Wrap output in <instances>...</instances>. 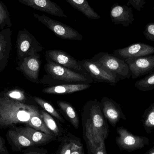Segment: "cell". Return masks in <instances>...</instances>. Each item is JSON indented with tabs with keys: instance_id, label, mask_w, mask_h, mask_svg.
I'll list each match as a JSON object with an SVG mask.
<instances>
[{
	"instance_id": "6da1fadb",
	"label": "cell",
	"mask_w": 154,
	"mask_h": 154,
	"mask_svg": "<svg viewBox=\"0 0 154 154\" xmlns=\"http://www.w3.org/2000/svg\"><path fill=\"white\" fill-rule=\"evenodd\" d=\"M38 109L6 97H0V126L7 127L18 124L27 125Z\"/></svg>"
},
{
	"instance_id": "7a4b0ae2",
	"label": "cell",
	"mask_w": 154,
	"mask_h": 154,
	"mask_svg": "<svg viewBox=\"0 0 154 154\" xmlns=\"http://www.w3.org/2000/svg\"><path fill=\"white\" fill-rule=\"evenodd\" d=\"M100 106V103L97 99L87 102L83 107L82 118L84 126L90 128L98 139L106 140L108 136L109 130Z\"/></svg>"
},
{
	"instance_id": "3957f363",
	"label": "cell",
	"mask_w": 154,
	"mask_h": 154,
	"mask_svg": "<svg viewBox=\"0 0 154 154\" xmlns=\"http://www.w3.org/2000/svg\"><path fill=\"white\" fill-rule=\"evenodd\" d=\"M34 17L48 27L57 37L63 39L80 41L83 37L77 30L60 22L53 20L45 14L39 15L33 13Z\"/></svg>"
},
{
	"instance_id": "277c9868",
	"label": "cell",
	"mask_w": 154,
	"mask_h": 154,
	"mask_svg": "<svg viewBox=\"0 0 154 154\" xmlns=\"http://www.w3.org/2000/svg\"><path fill=\"white\" fill-rule=\"evenodd\" d=\"M117 133L119 136L116 142L121 150L130 152L149 145V139L147 137L134 135L124 127L117 128Z\"/></svg>"
},
{
	"instance_id": "5b68a950",
	"label": "cell",
	"mask_w": 154,
	"mask_h": 154,
	"mask_svg": "<svg viewBox=\"0 0 154 154\" xmlns=\"http://www.w3.org/2000/svg\"><path fill=\"white\" fill-rule=\"evenodd\" d=\"M17 54L20 62L28 56L37 55L42 50V47L34 36L25 29L20 30L17 36Z\"/></svg>"
},
{
	"instance_id": "8992f818",
	"label": "cell",
	"mask_w": 154,
	"mask_h": 154,
	"mask_svg": "<svg viewBox=\"0 0 154 154\" xmlns=\"http://www.w3.org/2000/svg\"><path fill=\"white\" fill-rule=\"evenodd\" d=\"M95 62L102 68L116 74L120 79H129L132 76L125 61L110 54L101 55Z\"/></svg>"
},
{
	"instance_id": "52a82bcc",
	"label": "cell",
	"mask_w": 154,
	"mask_h": 154,
	"mask_svg": "<svg viewBox=\"0 0 154 154\" xmlns=\"http://www.w3.org/2000/svg\"><path fill=\"white\" fill-rule=\"evenodd\" d=\"M133 79L146 75L154 71V55L125 60Z\"/></svg>"
},
{
	"instance_id": "ba28073f",
	"label": "cell",
	"mask_w": 154,
	"mask_h": 154,
	"mask_svg": "<svg viewBox=\"0 0 154 154\" xmlns=\"http://www.w3.org/2000/svg\"><path fill=\"white\" fill-rule=\"evenodd\" d=\"M47 72L55 79L68 82H83L87 78L69 69L49 61L47 64Z\"/></svg>"
},
{
	"instance_id": "9c48e42d",
	"label": "cell",
	"mask_w": 154,
	"mask_h": 154,
	"mask_svg": "<svg viewBox=\"0 0 154 154\" xmlns=\"http://www.w3.org/2000/svg\"><path fill=\"white\" fill-rule=\"evenodd\" d=\"M111 21L115 24H121L128 27L134 21L135 18L132 7L130 5L114 4L110 10Z\"/></svg>"
},
{
	"instance_id": "30bf717a",
	"label": "cell",
	"mask_w": 154,
	"mask_h": 154,
	"mask_svg": "<svg viewBox=\"0 0 154 154\" xmlns=\"http://www.w3.org/2000/svg\"><path fill=\"white\" fill-rule=\"evenodd\" d=\"M24 5L54 16L67 18L64 11L51 0H18Z\"/></svg>"
},
{
	"instance_id": "8fae6325",
	"label": "cell",
	"mask_w": 154,
	"mask_h": 154,
	"mask_svg": "<svg viewBox=\"0 0 154 154\" xmlns=\"http://www.w3.org/2000/svg\"><path fill=\"white\" fill-rule=\"evenodd\" d=\"M82 65L91 76L98 80L115 84L120 79L116 74L102 68L95 62L83 60Z\"/></svg>"
},
{
	"instance_id": "7c38bea8",
	"label": "cell",
	"mask_w": 154,
	"mask_h": 154,
	"mask_svg": "<svg viewBox=\"0 0 154 154\" xmlns=\"http://www.w3.org/2000/svg\"><path fill=\"white\" fill-rule=\"evenodd\" d=\"M115 53L125 60L131 58L140 57L154 54V47L146 43L137 42L126 48L116 50Z\"/></svg>"
},
{
	"instance_id": "4fadbf2b",
	"label": "cell",
	"mask_w": 154,
	"mask_h": 154,
	"mask_svg": "<svg viewBox=\"0 0 154 154\" xmlns=\"http://www.w3.org/2000/svg\"><path fill=\"white\" fill-rule=\"evenodd\" d=\"M103 115L111 125L115 127L120 119H126L120 105L110 99L104 98L102 100Z\"/></svg>"
},
{
	"instance_id": "5bb4252c",
	"label": "cell",
	"mask_w": 154,
	"mask_h": 154,
	"mask_svg": "<svg viewBox=\"0 0 154 154\" xmlns=\"http://www.w3.org/2000/svg\"><path fill=\"white\" fill-rule=\"evenodd\" d=\"M46 55L51 61L69 69L82 71V68L78 61L66 52L60 50H49L46 52Z\"/></svg>"
},
{
	"instance_id": "9a60e30c",
	"label": "cell",
	"mask_w": 154,
	"mask_h": 154,
	"mask_svg": "<svg viewBox=\"0 0 154 154\" xmlns=\"http://www.w3.org/2000/svg\"><path fill=\"white\" fill-rule=\"evenodd\" d=\"M15 129L27 137L34 145H44L57 138L55 136L48 134L28 126L25 128H15Z\"/></svg>"
},
{
	"instance_id": "2e32d148",
	"label": "cell",
	"mask_w": 154,
	"mask_h": 154,
	"mask_svg": "<svg viewBox=\"0 0 154 154\" xmlns=\"http://www.w3.org/2000/svg\"><path fill=\"white\" fill-rule=\"evenodd\" d=\"M41 62L38 55L29 56L23 59L21 62V70L31 79L38 80Z\"/></svg>"
},
{
	"instance_id": "e0dca14e",
	"label": "cell",
	"mask_w": 154,
	"mask_h": 154,
	"mask_svg": "<svg viewBox=\"0 0 154 154\" xmlns=\"http://www.w3.org/2000/svg\"><path fill=\"white\" fill-rule=\"evenodd\" d=\"M91 87L89 84H71L47 87L42 90L43 93L50 94H67L81 91Z\"/></svg>"
},
{
	"instance_id": "ac0fdd59",
	"label": "cell",
	"mask_w": 154,
	"mask_h": 154,
	"mask_svg": "<svg viewBox=\"0 0 154 154\" xmlns=\"http://www.w3.org/2000/svg\"><path fill=\"white\" fill-rule=\"evenodd\" d=\"M73 8L90 20H99L100 16L90 6L87 0H66Z\"/></svg>"
},
{
	"instance_id": "d6986e66",
	"label": "cell",
	"mask_w": 154,
	"mask_h": 154,
	"mask_svg": "<svg viewBox=\"0 0 154 154\" xmlns=\"http://www.w3.org/2000/svg\"><path fill=\"white\" fill-rule=\"evenodd\" d=\"M11 31L10 28L3 29L0 32V65L8 56L11 47Z\"/></svg>"
},
{
	"instance_id": "ffe728a7",
	"label": "cell",
	"mask_w": 154,
	"mask_h": 154,
	"mask_svg": "<svg viewBox=\"0 0 154 154\" xmlns=\"http://www.w3.org/2000/svg\"><path fill=\"white\" fill-rule=\"evenodd\" d=\"M57 104L65 113L69 121L76 129H78L79 127V116L73 106L68 102L62 100L57 101Z\"/></svg>"
},
{
	"instance_id": "44dd1931",
	"label": "cell",
	"mask_w": 154,
	"mask_h": 154,
	"mask_svg": "<svg viewBox=\"0 0 154 154\" xmlns=\"http://www.w3.org/2000/svg\"><path fill=\"white\" fill-rule=\"evenodd\" d=\"M8 134L14 144L18 148H25L34 146L27 137L15 129L9 130Z\"/></svg>"
},
{
	"instance_id": "7402d4cb",
	"label": "cell",
	"mask_w": 154,
	"mask_h": 154,
	"mask_svg": "<svg viewBox=\"0 0 154 154\" xmlns=\"http://www.w3.org/2000/svg\"><path fill=\"white\" fill-rule=\"evenodd\" d=\"M142 122L146 133L151 134L154 129V102L145 110Z\"/></svg>"
},
{
	"instance_id": "603a6c76",
	"label": "cell",
	"mask_w": 154,
	"mask_h": 154,
	"mask_svg": "<svg viewBox=\"0 0 154 154\" xmlns=\"http://www.w3.org/2000/svg\"><path fill=\"white\" fill-rule=\"evenodd\" d=\"M62 139V143L60 146L59 150L57 154H71L76 148L80 142L78 138L72 135Z\"/></svg>"
},
{
	"instance_id": "cb8c5ba5",
	"label": "cell",
	"mask_w": 154,
	"mask_h": 154,
	"mask_svg": "<svg viewBox=\"0 0 154 154\" xmlns=\"http://www.w3.org/2000/svg\"><path fill=\"white\" fill-rule=\"evenodd\" d=\"M27 125L48 134L54 135L53 133L48 129L43 122L41 117L40 111L32 116Z\"/></svg>"
},
{
	"instance_id": "d4e9b609",
	"label": "cell",
	"mask_w": 154,
	"mask_h": 154,
	"mask_svg": "<svg viewBox=\"0 0 154 154\" xmlns=\"http://www.w3.org/2000/svg\"><path fill=\"white\" fill-rule=\"evenodd\" d=\"M41 117L45 123L47 127L54 134L55 136L59 138L61 137L62 132L59 128L57 125L51 115H50L45 110H41L40 111Z\"/></svg>"
},
{
	"instance_id": "484cf974",
	"label": "cell",
	"mask_w": 154,
	"mask_h": 154,
	"mask_svg": "<svg viewBox=\"0 0 154 154\" xmlns=\"http://www.w3.org/2000/svg\"><path fill=\"white\" fill-rule=\"evenodd\" d=\"M135 86L139 90L148 91L154 89V71L147 74L143 78L136 82Z\"/></svg>"
},
{
	"instance_id": "4316f807",
	"label": "cell",
	"mask_w": 154,
	"mask_h": 154,
	"mask_svg": "<svg viewBox=\"0 0 154 154\" xmlns=\"http://www.w3.org/2000/svg\"><path fill=\"white\" fill-rule=\"evenodd\" d=\"M34 100L45 111L56 118L62 123H65V119L56 110V109L49 102L38 97H34Z\"/></svg>"
},
{
	"instance_id": "83f0119b",
	"label": "cell",
	"mask_w": 154,
	"mask_h": 154,
	"mask_svg": "<svg viewBox=\"0 0 154 154\" xmlns=\"http://www.w3.org/2000/svg\"><path fill=\"white\" fill-rule=\"evenodd\" d=\"M11 26L10 13L7 6L0 0V29L2 30L5 26L10 28Z\"/></svg>"
},
{
	"instance_id": "f1b7e54d",
	"label": "cell",
	"mask_w": 154,
	"mask_h": 154,
	"mask_svg": "<svg viewBox=\"0 0 154 154\" xmlns=\"http://www.w3.org/2000/svg\"><path fill=\"white\" fill-rule=\"evenodd\" d=\"M4 97L22 103H24L27 100L24 92L19 89L10 91L5 93Z\"/></svg>"
},
{
	"instance_id": "f546056e",
	"label": "cell",
	"mask_w": 154,
	"mask_h": 154,
	"mask_svg": "<svg viewBox=\"0 0 154 154\" xmlns=\"http://www.w3.org/2000/svg\"><path fill=\"white\" fill-rule=\"evenodd\" d=\"M143 34L146 39L154 42V22L150 23L146 25Z\"/></svg>"
},
{
	"instance_id": "4dcf8cb0",
	"label": "cell",
	"mask_w": 154,
	"mask_h": 154,
	"mask_svg": "<svg viewBox=\"0 0 154 154\" xmlns=\"http://www.w3.org/2000/svg\"><path fill=\"white\" fill-rule=\"evenodd\" d=\"M146 3V0H128L127 5H132L135 10L141 11Z\"/></svg>"
},
{
	"instance_id": "1f68e13d",
	"label": "cell",
	"mask_w": 154,
	"mask_h": 154,
	"mask_svg": "<svg viewBox=\"0 0 154 154\" xmlns=\"http://www.w3.org/2000/svg\"><path fill=\"white\" fill-rule=\"evenodd\" d=\"M105 141V140H103L101 141L99 146L97 148L95 154H107Z\"/></svg>"
},
{
	"instance_id": "d6a6232c",
	"label": "cell",
	"mask_w": 154,
	"mask_h": 154,
	"mask_svg": "<svg viewBox=\"0 0 154 154\" xmlns=\"http://www.w3.org/2000/svg\"><path fill=\"white\" fill-rule=\"evenodd\" d=\"M71 154H85L84 150H83V146H82L80 141L79 142L76 147Z\"/></svg>"
},
{
	"instance_id": "836d02e7",
	"label": "cell",
	"mask_w": 154,
	"mask_h": 154,
	"mask_svg": "<svg viewBox=\"0 0 154 154\" xmlns=\"http://www.w3.org/2000/svg\"><path fill=\"white\" fill-rule=\"evenodd\" d=\"M5 152H6V149L4 143L2 139L0 137V153H4Z\"/></svg>"
},
{
	"instance_id": "e575fe53",
	"label": "cell",
	"mask_w": 154,
	"mask_h": 154,
	"mask_svg": "<svg viewBox=\"0 0 154 154\" xmlns=\"http://www.w3.org/2000/svg\"><path fill=\"white\" fill-rule=\"evenodd\" d=\"M153 146L150 150H148L145 154H154V143Z\"/></svg>"
},
{
	"instance_id": "d590c367",
	"label": "cell",
	"mask_w": 154,
	"mask_h": 154,
	"mask_svg": "<svg viewBox=\"0 0 154 154\" xmlns=\"http://www.w3.org/2000/svg\"><path fill=\"white\" fill-rule=\"evenodd\" d=\"M24 154H45L43 153L39 152H26V153Z\"/></svg>"
}]
</instances>
